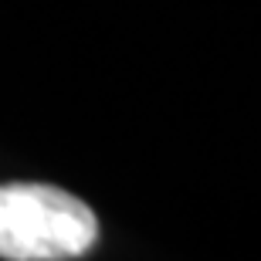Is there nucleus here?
<instances>
[{
    "label": "nucleus",
    "mask_w": 261,
    "mask_h": 261,
    "mask_svg": "<svg viewBox=\"0 0 261 261\" xmlns=\"http://www.w3.org/2000/svg\"><path fill=\"white\" fill-rule=\"evenodd\" d=\"M98 241L85 200L51 184H0V258L75 261Z\"/></svg>",
    "instance_id": "1"
}]
</instances>
